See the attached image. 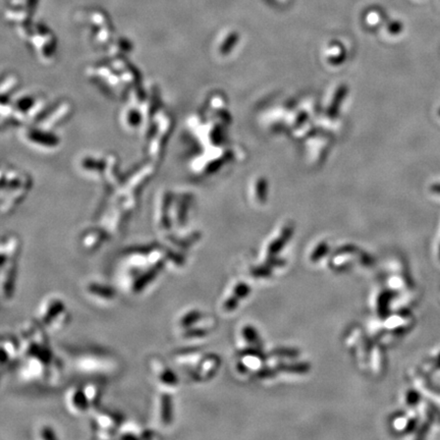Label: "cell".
Listing matches in <instances>:
<instances>
[{
	"instance_id": "6da1fadb",
	"label": "cell",
	"mask_w": 440,
	"mask_h": 440,
	"mask_svg": "<svg viewBox=\"0 0 440 440\" xmlns=\"http://www.w3.org/2000/svg\"><path fill=\"white\" fill-rule=\"evenodd\" d=\"M18 336L22 346L17 367L20 378L30 384L58 386L63 379V364L51 346L50 334L35 318L20 325Z\"/></svg>"
},
{
	"instance_id": "7a4b0ae2",
	"label": "cell",
	"mask_w": 440,
	"mask_h": 440,
	"mask_svg": "<svg viewBox=\"0 0 440 440\" xmlns=\"http://www.w3.org/2000/svg\"><path fill=\"white\" fill-rule=\"evenodd\" d=\"M177 252L166 244L133 247L120 254L117 263L118 282L132 296L148 290L161 276L171 270Z\"/></svg>"
},
{
	"instance_id": "3957f363",
	"label": "cell",
	"mask_w": 440,
	"mask_h": 440,
	"mask_svg": "<svg viewBox=\"0 0 440 440\" xmlns=\"http://www.w3.org/2000/svg\"><path fill=\"white\" fill-rule=\"evenodd\" d=\"M21 252L22 243L17 235L4 236L0 245V293L4 302L15 297Z\"/></svg>"
},
{
	"instance_id": "277c9868",
	"label": "cell",
	"mask_w": 440,
	"mask_h": 440,
	"mask_svg": "<svg viewBox=\"0 0 440 440\" xmlns=\"http://www.w3.org/2000/svg\"><path fill=\"white\" fill-rule=\"evenodd\" d=\"M72 363L77 373L94 378L113 377L119 373L121 366L114 354L98 349L80 351L74 355Z\"/></svg>"
},
{
	"instance_id": "5b68a950",
	"label": "cell",
	"mask_w": 440,
	"mask_h": 440,
	"mask_svg": "<svg viewBox=\"0 0 440 440\" xmlns=\"http://www.w3.org/2000/svg\"><path fill=\"white\" fill-rule=\"evenodd\" d=\"M102 393V386L95 381L72 385L64 393V408L73 417L90 415L100 407Z\"/></svg>"
},
{
	"instance_id": "8992f818",
	"label": "cell",
	"mask_w": 440,
	"mask_h": 440,
	"mask_svg": "<svg viewBox=\"0 0 440 440\" xmlns=\"http://www.w3.org/2000/svg\"><path fill=\"white\" fill-rule=\"evenodd\" d=\"M38 322L51 335L62 332L72 321V313L65 300L56 295L46 296L37 310Z\"/></svg>"
},
{
	"instance_id": "52a82bcc",
	"label": "cell",
	"mask_w": 440,
	"mask_h": 440,
	"mask_svg": "<svg viewBox=\"0 0 440 440\" xmlns=\"http://www.w3.org/2000/svg\"><path fill=\"white\" fill-rule=\"evenodd\" d=\"M148 369L155 383L156 390L177 394L182 387V376L175 366L160 356L148 358Z\"/></svg>"
},
{
	"instance_id": "ba28073f",
	"label": "cell",
	"mask_w": 440,
	"mask_h": 440,
	"mask_svg": "<svg viewBox=\"0 0 440 440\" xmlns=\"http://www.w3.org/2000/svg\"><path fill=\"white\" fill-rule=\"evenodd\" d=\"M89 416L91 432L95 438L105 440L116 438L120 425L123 422L120 415L99 407Z\"/></svg>"
},
{
	"instance_id": "9c48e42d",
	"label": "cell",
	"mask_w": 440,
	"mask_h": 440,
	"mask_svg": "<svg viewBox=\"0 0 440 440\" xmlns=\"http://www.w3.org/2000/svg\"><path fill=\"white\" fill-rule=\"evenodd\" d=\"M176 394L157 390L154 399V418L161 429L171 428L176 419Z\"/></svg>"
},
{
	"instance_id": "30bf717a",
	"label": "cell",
	"mask_w": 440,
	"mask_h": 440,
	"mask_svg": "<svg viewBox=\"0 0 440 440\" xmlns=\"http://www.w3.org/2000/svg\"><path fill=\"white\" fill-rule=\"evenodd\" d=\"M83 292L90 301L103 306L114 304L118 297L113 285L95 279L87 280L83 284Z\"/></svg>"
},
{
	"instance_id": "8fae6325",
	"label": "cell",
	"mask_w": 440,
	"mask_h": 440,
	"mask_svg": "<svg viewBox=\"0 0 440 440\" xmlns=\"http://www.w3.org/2000/svg\"><path fill=\"white\" fill-rule=\"evenodd\" d=\"M2 349V371L18 367L22 358V346L18 334L5 333L0 341Z\"/></svg>"
},
{
	"instance_id": "7c38bea8",
	"label": "cell",
	"mask_w": 440,
	"mask_h": 440,
	"mask_svg": "<svg viewBox=\"0 0 440 440\" xmlns=\"http://www.w3.org/2000/svg\"><path fill=\"white\" fill-rule=\"evenodd\" d=\"M220 363L217 355L204 353L187 380L193 383H204L211 380L217 373Z\"/></svg>"
},
{
	"instance_id": "4fadbf2b",
	"label": "cell",
	"mask_w": 440,
	"mask_h": 440,
	"mask_svg": "<svg viewBox=\"0 0 440 440\" xmlns=\"http://www.w3.org/2000/svg\"><path fill=\"white\" fill-rule=\"evenodd\" d=\"M214 326H215V322L213 317H211L208 314H205L204 317L201 320H199L197 323H195L189 328H186L181 331H177V334L179 340L185 343L186 345L196 344L209 336L213 331Z\"/></svg>"
},
{
	"instance_id": "5bb4252c",
	"label": "cell",
	"mask_w": 440,
	"mask_h": 440,
	"mask_svg": "<svg viewBox=\"0 0 440 440\" xmlns=\"http://www.w3.org/2000/svg\"><path fill=\"white\" fill-rule=\"evenodd\" d=\"M160 436L153 429L141 426L134 421H123L116 438L119 439H156Z\"/></svg>"
},
{
	"instance_id": "9a60e30c",
	"label": "cell",
	"mask_w": 440,
	"mask_h": 440,
	"mask_svg": "<svg viewBox=\"0 0 440 440\" xmlns=\"http://www.w3.org/2000/svg\"><path fill=\"white\" fill-rule=\"evenodd\" d=\"M107 236H109V234L106 230H90L83 234L80 245L87 254H93L100 250V248L106 242Z\"/></svg>"
},
{
	"instance_id": "2e32d148",
	"label": "cell",
	"mask_w": 440,
	"mask_h": 440,
	"mask_svg": "<svg viewBox=\"0 0 440 440\" xmlns=\"http://www.w3.org/2000/svg\"><path fill=\"white\" fill-rule=\"evenodd\" d=\"M205 314L206 313H204L198 308H189L182 311L176 319V330L181 331L191 327L199 320H201Z\"/></svg>"
},
{
	"instance_id": "e0dca14e",
	"label": "cell",
	"mask_w": 440,
	"mask_h": 440,
	"mask_svg": "<svg viewBox=\"0 0 440 440\" xmlns=\"http://www.w3.org/2000/svg\"><path fill=\"white\" fill-rule=\"evenodd\" d=\"M248 291H249V288H248L247 284H243V283L238 284L233 288V290H232V292L230 293V295L228 297H226L224 299V301L222 302V305H221L222 310L225 311V312H231V311H233L236 308V306L239 304V301L242 298H244V297L247 296Z\"/></svg>"
},
{
	"instance_id": "ac0fdd59",
	"label": "cell",
	"mask_w": 440,
	"mask_h": 440,
	"mask_svg": "<svg viewBox=\"0 0 440 440\" xmlns=\"http://www.w3.org/2000/svg\"><path fill=\"white\" fill-rule=\"evenodd\" d=\"M36 436L40 440H56L59 438L55 429L49 424L39 426L36 431Z\"/></svg>"
}]
</instances>
